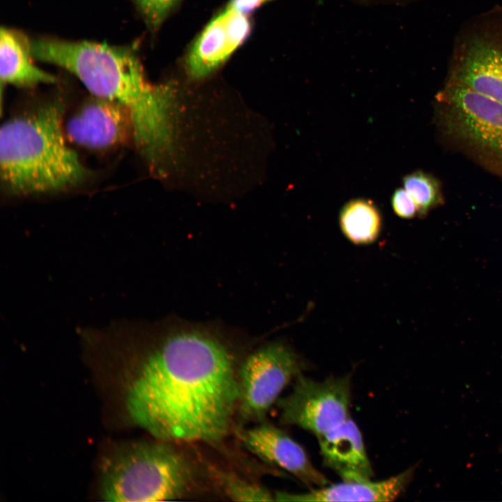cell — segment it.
<instances>
[{"label":"cell","mask_w":502,"mask_h":502,"mask_svg":"<svg viewBox=\"0 0 502 502\" xmlns=\"http://www.w3.org/2000/svg\"><path fill=\"white\" fill-rule=\"evenodd\" d=\"M234 363L208 335L185 330L166 337L146 354L128 386L130 418L158 440L222 439L238 404Z\"/></svg>","instance_id":"obj_1"},{"label":"cell","mask_w":502,"mask_h":502,"mask_svg":"<svg viewBox=\"0 0 502 502\" xmlns=\"http://www.w3.org/2000/svg\"><path fill=\"white\" fill-rule=\"evenodd\" d=\"M30 46L34 58L71 73L93 96L126 107L132 119V138L144 155L160 147L166 89L148 82L132 49L53 38L30 40Z\"/></svg>","instance_id":"obj_2"},{"label":"cell","mask_w":502,"mask_h":502,"mask_svg":"<svg viewBox=\"0 0 502 502\" xmlns=\"http://www.w3.org/2000/svg\"><path fill=\"white\" fill-rule=\"evenodd\" d=\"M60 99L45 102L6 121L0 131V174L15 195L54 192L80 183L87 175L68 145Z\"/></svg>","instance_id":"obj_3"},{"label":"cell","mask_w":502,"mask_h":502,"mask_svg":"<svg viewBox=\"0 0 502 502\" xmlns=\"http://www.w3.org/2000/svg\"><path fill=\"white\" fill-rule=\"evenodd\" d=\"M194 482L192 464L169 442H138L105 459L100 494L112 502L172 501L187 495Z\"/></svg>","instance_id":"obj_4"},{"label":"cell","mask_w":502,"mask_h":502,"mask_svg":"<svg viewBox=\"0 0 502 502\" xmlns=\"http://www.w3.org/2000/svg\"><path fill=\"white\" fill-rule=\"evenodd\" d=\"M435 99L443 133L502 176V103L448 81Z\"/></svg>","instance_id":"obj_5"},{"label":"cell","mask_w":502,"mask_h":502,"mask_svg":"<svg viewBox=\"0 0 502 502\" xmlns=\"http://www.w3.org/2000/svg\"><path fill=\"white\" fill-rule=\"evenodd\" d=\"M448 82L502 103V10L467 22L457 35Z\"/></svg>","instance_id":"obj_6"},{"label":"cell","mask_w":502,"mask_h":502,"mask_svg":"<svg viewBox=\"0 0 502 502\" xmlns=\"http://www.w3.org/2000/svg\"><path fill=\"white\" fill-rule=\"evenodd\" d=\"M301 369L296 354L279 342L251 353L237 371L241 416L245 420H261L291 380L301 374Z\"/></svg>","instance_id":"obj_7"},{"label":"cell","mask_w":502,"mask_h":502,"mask_svg":"<svg viewBox=\"0 0 502 502\" xmlns=\"http://www.w3.org/2000/svg\"><path fill=\"white\" fill-rule=\"evenodd\" d=\"M295 379L291 392L277 400L284 424L298 426L318 437L349 418V376L318 381L300 374Z\"/></svg>","instance_id":"obj_8"},{"label":"cell","mask_w":502,"mask_h":502,"mask_svg":"<svg viewBox=\"0 0 502 502\" xmlns=\"http://www.w3.org/2000/svg\"><path fill=\"white\" fill-rule=\"evenodd\" d=\"M66 137L80 146L105 150L132 137L131 116L121 105L93 96L64 126Z\"/></svg>","instance_id":"obj_9"},{"label":"cell","mask_w":502,"mask_h":502,"mask_svg":"<svg viewBox=\"0 0 502 502\" xmlns=\"http://www.w3.org/2000/svg\"><path fill=\"white\" fill-rule=\"evenodd\" d=\"M251 29L247 15L227 6L197 38L186 59V68L201 78L222 65L245 41Z\"/></svg>","instance_id":"obj_10"},{"label":"cell","mask_w":502,"mask_h":502,"mask_svg":"<svg viewBox=\"0 0 502 502\" xmlns=\"http://www.w3.org/2000/svg\"><path fill=\"white\" fill-rule=\"evenodd\" d=\"M244 446L261 460L282 469L308 486L329 484L327 478L312 464L303 447L276 426L262 423L240 430Z\"/></svg>","instance_id":"obj_11"},{"label":"cell","mask_w":502,"mask_h":502,"mask_svg":"<svg viewBox=\"0 0 502 502\" xmlns=\"http://www.w3.org/2000/svg\"><path fill=\"white\" fill-rule=\"evenodd\" d=\"M317 438L324 464L343 481L371 480L373 471L362 434L351 419Z\"/></svg>","instance_id":"obj_12"},{"label":"cell","mask_w":502,"mask_h":502,"mask_svg":"<svg viewBox=\"0 0 502 502\" xmlns=\"http://www.w3.org/2000/svg\"><path fill=\"white\" fill-rule=\"evenodd\" d=\"M415 469L381 481H343L305 493L276 492L277 501H390L395 500L411 482Z\"/></svg>","instance_id":"obj_13"},{"label":"cell","mask_w":502,"mask_h":502,"mask_svg":"<svg viewBox=\"0 0 502 502\" xmlns=\"http://www.w3.org/2000/svg\"><path fill=\"white\" fill-rule=\"evenodd\" d=\"M30 40L22 33L2 27L0 33L1 84L33 87L52 84L56 77L38 68L32 61Z\"/></svg>","instance_id":"obj_14"},{"label":"cell","mask_w":502,"mask_h":502,"mask_svg":"<svg viewBox=\"0 0 502 502\" xmlns=\"http://www.w3.org/2000/svg\"><path fill=\"white\" fill-rule=\"evenodd\" d=\"M341 231L352 243L370 245L379 237L382 216L374 203L364 198L353 199L341 208L339 216Z\"/></svg>","instance_id":"obj_15"},{"label":"cell","mask_w":502,"mask_h":502,"mask_svg":"<svg viewBox=\"0 0 502 502\" xmlns=\"http://www.w3.org/2000/svg\"><path fill=\"white\" fill-rule=\"evenodd\" d=\"M402 183L415 201L420 218H425L444 201L440 181L429 173L414 171L402 178Z\"/></svg>","instance_id":"obj_16"},{"label":"cell","mask_w":502,"mask_h":502,"mask_svg":"<svg viewBox=\"0 0 502 502\" xmlns=\"http://www.w3.org/2000/svg\"><path fill=\"white\" fill-rule=\"evenodd\" d=\"M218 484L225 494L235 501H272L274 494L261 485L232 473L216 471Z\"/></svg>","instance_id":"obj_17"},{"label":"cell","mask_w":502,"mask_h":502,"mask_svg":"<svg viewBox=\"0 0 502 502\" xmlns=\"http://www.w3.org/2000/svg\"><path fill=\"white\" fill-rule=\"evenodd\" d=\"M181 0H133L146 23L158 29Z\"/></svg>","instance_id":"obj_18"},{"label":"cell","mask_w":502,"mask_h":502,"mask_svg":"<svg viewBox=\"0 0 502 502\" xmlns=\"http://www.w3.org/2000/svg\"><path fill=\"white\" fill-rule=\"evenodd\" d=\"M391 205L395 213L401 218L411 219L418 216L415 201L404 188L394 191L391 197Z\"/></svg>","instance_id":"obj_19"},{"label":"cell","mask_w":502,"mask_h":502,"mask_svg":"<svg viewBox=\"0 0 502 502\" xmlns=\"http://www.w3.org/2000/svg\"><path fill=\"white\" fill-rule=\"evenodd\" d=\"M270 0H231L227 6L248 15Z\"/></svg>","instance_id":"obj_20"}]
</instances>
